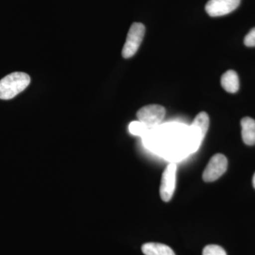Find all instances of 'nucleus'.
I'll list each match as a JSON object with an SVG mask.
<instances>
[{
	"label": "nucleus",
	"instance_id": "nucleus-2",
	"mask_svg": "<svg viewBox=\"0 0 255 255\" xmlns=\"http://www.w3.org/2000/svg\"><path fill=\"white\" fill-rule=\"evenodd\" d=\"M209 127V117L206 112H201L198 114L191 124L189 130V147L192 152L199 148L201 142L204 140Z\"/></svg>",
	"mask_w": 255,
	"mask_h": 255
},
{
	"label": "nucleus",
	"instance_id": "nucleus-9",
	"mask_svg": "<svg viewBox=\"0 0 255 255\" xmlns=\"http://www.w3.org/2000/svg\"><path fill=\"white\" fill-rule=\"evenodd\" d=\"M221 85L226 92L236 93L239 90L240 82L237 73L234 70H228L221 78Z\"/></svg>",
	"mask_w": 255,
	"mask_h": 255
},
{
	"label": "nucleus",
	"instance_id": "nucleus-14",
	"mask_svg": "<svg viewBox=\"0 0 255 255\" xmlns=\"http://www.w3.org/2000/svg\"><path fill=\"white\" fill-rule=\"evenodd\" d=\"M253 187H254V188L255 189V173L254 174V176H253Z\"/></svg>",
	"mask_w": 255,
	"mask_h": 255
},
{
	"label": "nucleus",
	"instance_id": "nucleus-11",
	"mask_svg": "<svg viewBox=\"0 0 255 255\" xmlns=\"http://www.w3.org/2000/svg\"><path fill=\"white\" fill-rule=\"evenodd\" d=\"M149 128L140 121L132 122L129 125V131L133 135L143 137L148 131Z\"/></svg>",
	"mask_w": 255,
	"mask_h": 255
},
{
	"label": "nucleus",
	"instance_id": "nucleus-12",
	"mask_svg": "<svg viewBox=\"0 0 255 255\" xmlns=\"http://www.w3.org/2000/svg\"><path fill=\"white\" fill-rule=\"evenodd\" d=\"M203 255H227L226 252L217 245H209L204 248Z\"/></svg>",
	"mask_w": 255,
	"mask_h": 255
},
{
	"label": "nucleus",
	"instance_id": "nucleus-13",
	"mask_svg": "<svg viewBox=\"0 0 255 255\" xmlns=\"http://www.w3.org/2000/svg\"><path fill=\"white\" fill-rule=\"evenodd\" d=\"M244 43L245 45L248 47L255 46V27L252 28L251 31L247 34Z\"/></svg>",
	"mask_w": 255,
	"mask_h": 255
},
{
	"label": "nucleus",
	"instance_id": "nucleus-5",
	"mask_svg": "<svg viewBox=\"0 0 255 255\" xmlns=\"http://www.w3.org/2000/svg\"><path fill=\"white\" fill-rule=\"evenodd\" d=\"M228 168V159L222 154H216L211 157L204 172L203 179L206 182H212L217 180Z\"/></svg>",
	"mask_w": 255,
	"mask_h": 255
},
{
	"label": "nucleus",
	"instance_id": "nucleus-3",
	"mask_svg": "<svg viewBox=\"0 0 255 255\" xmlns=\"http://www.w3.org/2000/svg\"><path fill=\"white\" fill-rule=\"evenodd\" d=\"M145 27L141 23H133L129 29L125 44L122 50V55L124 58H130L136 53L141 44Z\"/></svg>",
	"mask_w": 255,
	"mask_h": 255
},
{
	"label": "nucleus",
	"instance_id": "nucleus-8",
	"mask_svg": "<svg viewBox=\"0 0 255 255\" xmlns=\"http://www.w3.org/2000/svg\"><path fill=\"white\" fill-rule=\"evenodd\" d=\"M242 137L248 145H255V121L251 117H245L241 120Z\"/></svg>",
	"mask_w": 255,
	"mask_h": 255
},
{
	"label": "nucleus",
	"instance_id": "nucleus-7",
	"mask_svg": "<svg viewBox=\"0 0 255 255\" xmlns=\"http://www.w3.org/2000/svg\"><path fill=\"white\" fill-rule=\"evenodd\" d=\"M241 0H209L206 4L207 14L212 17L224 16L237 9Z\"/></svg>",
	"mask_w": 255,
	"mask_h": 255
},
{
	"label": "nucleus",
	"instance_id": "nucleus-10",
	"mask_svg": "<svg viewBox=\"0 0 255 255\" xmlns=\"http://www.w3.org/2000/svg\"><path fill=\"white\" fill-rule=\"evenodd\" d=\"M145 255H175L172 248L161 243H147L142 246Z\"/></svg>",
	"mask_w": 255,
	"mask_h": 255
},
{
	"label": "nucleus",
	"instance_id": "nucleus-1",
	"mask_svg": "<svg viewBox=\"0 0 255 255\" xmlns=\"http://www.w3.org/2000/svg\"><path fill=\"white\" fill-rule=\"evenodd\" d=\"M31 78L26 73L16 72L0 80V99L11 100L29 85Z\"/></svg>",
	"mask_w": 255,
	"mask_h": 255
},
{
	"label": "nucleus",
	"instance_id": "nucleus-4",
	"mask_svg": "<svg viewBox=\"0 0 255 255\" xmlns=\"http://www.w3.org/2000/svg\"><path fill=\"white\" fill-rule=\"evenodd\" d=\"M165 113V109L162 106L151 105L142 107L137 112L136 115L138 121L149 129H152L161 123Z\"/></svg>",
	"mask_w": 255,
	"mask_h": 255
},
{
	"label": "nucleus",
	"instance_id": "nucleus-6",
	"mask_svg": "<svg viewBox=\"0 0 255 255\" xmlns=\"http://www.w3.org/2000/svg\"><path fill=\"white\" fill-rule=\"evenodd\" d=\"M176 174L177 166L173 163L168 164L162 174L159 194L161 199L165 202L170 201L173 196L175 190Z\"/></svg>",
	"mask_w": 255,
	"mask_h": 255
}]
</instances>
